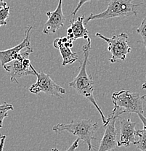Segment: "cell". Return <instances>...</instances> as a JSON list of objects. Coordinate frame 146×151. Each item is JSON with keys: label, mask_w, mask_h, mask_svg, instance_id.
Instances as JSON below:
<instances>
[{"label": "cell", "mask_w": 146, "mask_h": 151, "mask_svg": "<svg viewBox=\"0 0 146 151\" xmlns=\"http://www.w3.org/2000/svg\"><path fill=\"white\" fill-rule=\"evenodd\" d=\"M92 42L90 38L87 39V43L83 46V60L81 63L79 73L76 76V78L69 83V86L73 88L78 94L84 97V98L89 100L94 106L96 108L99 113L100 115L102 121H103V126H106L108 123V119L105 117L100 107L97 105L95 97H94V81L92 79V76L89 75L87 72V65L89 60V53Z\"/></svg>", "instance_id": "6da1fadb"}, {"label": "cell", "mask_w": 146, "mask_h": 151, "mask_svg": "<svg viewBox=\"0 0 146 151\" xmlns=\"http://www.w3.org/2000/svg\"><path fill=\"white\" fill-rule=\"evenodd\" d=\"M99 127V124L91 119H76L67 124H56L53 127V130L58 134L68 132L75 135L87 144L88 150L90 151L93 148L92 141L95 139L94 134Z\"/></svg>", "instance_id": "7a4b0ae2"}, {"label": "cell", "mask_w": 146, "mask_h": 151, "mask_svg": "<svg viewBox=\"0 0 146 151\" xmlns=\"http://www.w3.org/2000/svg\"><path fill=\"white\" fill-rule=\"evenodd\" d=\"M146 95L141 96L137 92H132L129 90L115 92L112 94V103L114 108L119 115L124 113L143 114V102Z\"/></svg>", "instance_id": "3957f363"}, {"label": "cell", "mask_w": 146, "mask_h": 151, "mask_svg": "<svg viewBox=\"0 0 146 151\" xmlns=\"http://www.w3.org/2000/svg\"><path fill=\"white\" fill-rule=\"evenodd\" d=\"M143 3L134 4L132 0H110L108 7L104 12L97 14H90L88 16L84 23L86 25L89 21L100 19H109L114 18H122V17L136 16L137 15V10L136 7H139Z\"/></svg>", "instance_id": "277c9868"}, {"label": "cell", "mask_w": 146, "mask_h": 151, "mask_svg": "<svg viewBox=\"0 0 146 151\" xmlns=\"http://www.w3.org/2000/svg\"><path fill=\"white\" fill-rule=\"evenodd\" d=\"M34 52L32 47H27L26 51L20 53L18 58L11 61L4 67L6 71L10 75V81L12 82H18V78L23 76L32 75L36 76L34 66L31 64L29 56Z\"/></svg>", "instance_id": "5b68a950"}, {"label": "cell", "mask_w": 146, "mask_h": 151, "mask_svg": "<svg viewBox=\"0 0 146 151\" xmlns=\"http://www.w3.org/2000/svg\"><path fill=\"white\" fill-rule=\"evenodd\" d=\"M95 36L108 43V50L111 54L109 61L112 63L119 60H125L127 55L132 51V48L128 45L129 37L125 33L114 35L111 38L106 37L100 33H96Z\"/></svg>", "instance_id": "8992f818"}, {"label": "cell", "mask_w": 146, "mask_h": 151, "mask_svg": "<svg viewBox=\"0 0 146 151\" xmlns=\"http://www.w3.org/2000/svg\"><path fill=\"white\" fill-rule=\"evenodd\" d=\"M34 72L37 80V82L33 84L29 88L31 93L39 94L40 92H44L50 95L56 96L60 99L63 98L61 94L65 93V89L64 88L56 84L49 74H46L42 71L37 72L35 69Z\"/></svg>", "instance_id": "52a82bcc"}, {"label": "cell", "mask_w": 146, "mask_h": 151, "mask_svg": "<svg viewBox=\"0 0 146 151\" xmlns=\"http://www.w3.org/2000/svg\"><path fill=\"white\" fill-rule=\"evenodd\" d=\"M120 115L115 110H113L111 114L108 116V123L105 127V133L100 141V146L97 151H111L118 146L117 129L116 123Z\"/></svg>", "instance_id": "ba28073f"}, {"label": "cell", "mask_w": 146, "mask_h": 151, "mask_svg": "<svg viewBox=\"0 0 146 151\" xmlns=\"http://www.w3.org/2000/svg\"><path fill=\"white\" fill-rule=\"evenodd\" d=\"M63 0H59L57 8L53 12L48 11L47 12V16L48 20L45 23L43 28V34H50L51 33L54 34L58 30L63 27L65 20V17L63 12Z\"/></svg>", "instance_id": "9c48e42d"}, {"label": "cell", "mask_w": 146, "mask_h": 151, "mask_svg": "<svg viewBox=\"0 0 146 151\" xmlns=\"http://www.w3.org/2000/svg\"><path fill=\"white\" fill-rule=\"evenodd\" d=\"M136 122H132L130 119H123L120 122V138L118 141L119 147H129L131 144L135 145L137 130Z\"/></svg>", "instance_id": "30bf717a"}, {"label": "cell", "mask_w": 146, "mask_h": 151, "mask_svg": "<svg viewBox=\"0 0 146 151\" xmlns=\"http://www.w3.org/2000/svg\"><path fill=\"white\" fill-rule=\"evenodd\" d=\"M32 29V26L27 27L25 30V38L23 42H20L17 46L8 49L6 50H2L0 52V60L2 66L7 65L11 61L14 60L18 58L20 55V51L25 47H31V37H30V32Z\"/></svg>", "instance_id": "8fae6325"}, {"label": "cell", "mask_w": 146, "mask_h": 151, "mask_svg": "<svg viewBox=\"0 0 146 151\" xmlns=\"http://www.w3.org/2000/svg\"><path fill=\"white\" fill-rule=\"evenodd\" d=\"M84 15L78 17L77 20L72 19L70 21V25L67 29V37L71 41H75L78 39H89V31L84 26Z\"/></svg>", "instance_id": "7c38bea8"}, {"label": "cell", "mask_w": 146, "mask_h": 151, "mask_svg": "<svg viewBox=\"0 0 146 151\" xmlns=\"http://www.w3.org/2000/svg\"><path fill=\"white\" fill-rule=\"evenodd\" d=\"M53 46L58 49L60 52L63 58V65L65 66L68 64H73L78 60L77 53L73 52L70 50V47L67 46L62 41V38H58L53 42Z\"/></svg>", "instance_id": "4fadbf2b"}, {"label": "cell", "mask_w": 146, "mask_h": 151, "mask_svg": "<svg viewBox=\"0 0 146 151\" xmlns=\"http://www.w3.org/2000/svg\"><path fill=\"white\" fill-rule=\"evenodd\" d=\"M137 137H138L137 141L135 145L141 151H146V130L145 129L141 130H137Z\"/></svg>", "instance_id": "5bb4252c"}, {"label": "cell", "mask_w": 146, "mask_h": 151, "mask_svg": "<svg viewBox=\"0 0 146 151\" xmlns=\"http://www.w3.org/2000/svg\"><path fill=\"white\" fill-rule=\"evenodd\" d=\"M14 108L12 106V104L7 103H4L1 105L0 106V127H2L3 125V121L4 119L6 117H8V113L9 111H13Z\"/></svg>", "instance_id": "9a60e30c"}, {"label": "cell", "mask_w": 146, "mask_h": 151, "mask_svg": "<svg viewBox=\"0 0 146 151\" xmlns=\"http://www.w3.org/2000/svg\"><path fill=\"white\" fill-rule=\"evenodd\" d=\"M10 15V7L5 6L0 9V26L7 25V19Z\"/></svg>", "instance_id": "2e32d148"}, {"label": "cell", "mask_w": 146, "mask_h": 151, "mask_svg": "<svg viewBox=\"0 0 146 151\" xmlns=\"http://www.w3.org/2000/svg\"><path fill=\"white\" fill-rule=\"evenodd\" d=\"M136 31L137 33L142 37L146 50V16L142 20V21L141 22L140 25V26Z\"/></svg>", "instance_id": "e0dca14e"}, {"label": "cell", "mask_w": 146, "mask_h": 151, "mask_svg": "<svg viewBox=\"0 0 146 151\" xmlns=\"http://www.w3.org/2000/svg\"><path fill=\"white\" fill-rule=\"evenodd\" d=\"M80 140H81V139H80L79 138H77L76 140L73 142V144H72L71 145H70L65 151H76V150L78 147V142H79ZM51 151H60V150L57 148H53L51 150Z\"/></svg>", "instance_id": "ac0fdd59"}, {"label": "cell", "mask_w": 146, "mask_h": 151, "mask_svg": "<svg viewBox=\"0 0 146 151\" xmlns=\"http://www.w3.org/2000/svg\"><path fill=\"white\" fill-rule=\"evenodd\" d=\"M91 1V0H78V2L77 4V6L76 7V8H75L74 10H73V12H72V15H73V16H75L76 15V14L77 13V12L78 10H79V9L81 8V7H82L83 5H84L85 3L88 2V1Z\"/></svg>", "instance_id": "d6986e66"}, {"label": "cell", "mask_w": 146, "mask_h": 151, "mask_svg": "<svg viewBox=\"0 0 146 151\" xmlns=\"http://www.w3.org/2000/svg\"><path fill=\"white\" fill-rule=\"evenodd\" d=\"M137 116H139L140 120L142 121V124H143V128L146 130V118L143 116V114H137Z\"/></svg>", "instance_id": "ffe728a7"}, {"label": "cell", "mask_w": 146, "mask_h": 151, "mask_svg": "<svg viewBox=\"0 0 146 151\" xmlns=\"http://www.w3.org/2000/svg\"><path fill=\"white\" fill-rule=\"evenodd\" d=\"M6 138H7V136L6 135H2L1 137V151H3V148H4V142H5Z\"/></svg>", "instance_id": "44dd1931"}, {"label": "cell", "mask_w": 146, "mask_h": 151, "mask_svg": "<svg viewBox=\"0 0 146 151\" xmlns=\"http://www.w3.org/2000/svg\"><path fill=\"white\" fill-rule=\"evenodd\" d=\"M142 89H146V78H145V82H144V84L142 85Z\"/></svg>", "instance_id": "7402d4cb"}, {"label": "cell", "mask_w": 146, "mask_h": 151, "mask_svg": "<svg viewBox=\"0 0 146 151\" xmlns=\"http://www.w3.org/2000/svg\"><path fill=\"white\" fill-rule=\"evenodd\" d=\"M145 103H146V99H145Z\"/></svg>", "instance_id": "603a6c76"}]
</instances>
